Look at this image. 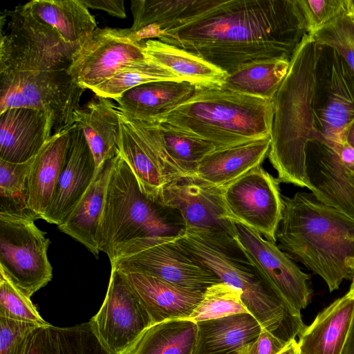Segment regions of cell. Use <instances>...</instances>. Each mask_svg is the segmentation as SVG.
<instances>
[{"label":"cell","instance_id":"30bf717a","mask_svg":"<svg viewBox=\"0 0 354 354\" xmlns=\"http://www.w3.org/2000/svg\"><path fill=\"white\" fill-rule=\"evenodd\" d=\"M35 221L0 215V274L30 298L53 277L50 241Z\"/></svg>","mask_w":354,"mask_h":354},{"label":"cell","instance_id":"4fadbf2b","mask_svg":"<svg viewBox=\"0 0 354 354\" xmlns=\"http://www.w3.org/2000/svg\"><path fill=\"white\" fill-rule=\"evenodd\" d=\"M224 188L196 176H182L167 183L158 200L180 215L185 228L218 231L236 238V219L225 202Z\"/></svg>","mask_w":354,"mask_h":354},{"label":"cell","instance_id":"44dd1931","mask_svg":"<svg viewBox=\"0 0 354 354\" xmlns=\"http://www.w3.org/2000/svg\"><path fill=\"white\" fill-rule=\"evenodd\" d=\"M71 127L53 134L32 158L28 178V204L38 219H41L50 204L65 165Z\"/></svg>","mask_w":354,"mask_h":354},{"label":"cell","instance_id":"74e56055","mask_svg":"<svg viewBox=\"0 0 354 354\" xmlns=\"http://www.w3.org/2000/svg\"><path fill=\"white\" fill-rule=\"evenodd\" d=\"M316 42L338 53L346 62L354 80V28L344 15L315 33Z\"/></svg>","mask_w":354,"mask_h":354},{"label":"cell","instance_id":"8992f818","mask_svg":"<svg viewBox=\"0 0 354 354\" xmlns=\"http://www.w3.org/2000/svg\"><path fill=\"white\" fill-rule=\"evenodd\" d=\"M185 228L180 215L147 196L120 154L113 160L100 223V252L109 257L118 246L145 237L174 236Z\"/></svg>","mask_w":354,"mask_h":354},{"label":"cell","instance_id":"b9f144b4","mask_svg":"<svg viewBox=\"0 0 354 354\" xmlns=\"http://www.w3.org/2000/svg\"><path fill=\"white\" fill-rule=\"evenodd\" d=\"M39 325L0 316V354H9L17 342Z\"/></svg>","mask_w":354,"mask_h":354},{"label":"cell","instance_id":"f907efd6","mask_svg":"<svg viewBox=\"0 0 354 354\" xmlns=\"http://www.w3.org/2000/svg\"><path fill=\"white\" fill-rule=\"evenodd\" d=\"M346 295L349 297L354 299V277L352 279V283H351L350 289H349L348 292L346 293Z\"/></svg>","mask_w":354,"mask_h":354},{"label":"cell","instance_id":"f6af8a7d","mask_svg":"<svg viewBox=\"0 0 354 354\" xmlns=\"http://www.w3.org/2000/svg\"><path fill=\"white\" fill-rule=\"evenodd\" d=\"M342 354H354V317Z\"/></svg>","mask_w":354,"mask_h":354},{"label":"cell","instance_id":"d6986e66","mask_svg":"<svg viewBox=\"0 0 354 354\" xmlns=\"http://www.w3.org/2000/svg\"><path fill=\"white\" fill-rule=\"evenodd\" d=\"M53 125L43 112L11 108L0 113V159L22 163L33 158L52 136Z\"/></svg>","mask_w":354,"mask_h":354},{"label":"cell","instance_id":"8fae6325","mask_svg":"<svg viewBox=\"0 0 354 354\" xmlns=\"http://www.w3.org/2000/svg\"><path fill=\"white\" fill-rule=\"evenodd\" d=\"M90 322L112 354H131L153 325L149 313L124 275L111 268L106 295Z\"/></svg>","mask_w":354,"mask_h":354},{"label":"cell","instance_id":"681fc988","mask_svg":"<svg viewBox=\"0 0 354 354\" xmlns=\"http://www.w3.org/2000/svg\"><path fill=\"white\" fill-rule=\"evenodd\" d=\"M234 354H250V344L241 348Z\"/></svg>","mask_w":354,"mask_h":354},{"label":"cell","instance_id":"2e32d148","mask_svg":"<svg viewBox=\"0 0 354 354\" xmlns=\"http://www.w3.org/2000/svg\"><path fill=\"white\" fill-rule=\"evenodd\" d=\"M119 153L135 175L141 191L158 200L163 187L185 175L131 121L120 112Z\"/></svg>","mask_w":354,"mask_h":354},{"label":"cell","instance_id":"1f68e13d","mask_svg":"<svg viewBox=\"0 0 354 354\" xmlns=\"http://www.w3.org/2000/svg\"><path fill=\"white\" fill-rule=\"evenodd\" d=\"M290 61L273 57L243 64L227 74L221 88L272 100L288 73Z\"/></svg>","mask_w":354,"mask_h":354},{"label":"cell","instance_id":"bcb514c9","mask_svg":"<svg viewBox=\"0 0 354 354\" xmlns=\"http://www.w3.org/2000/svg\"><path fill=\"white\" fill-rule=\"evenodd\" d=\"M278 354H300L298 343L296 339L291 341L286 347Z\"/></svg>","mask_w":354,"mask_h":354},{"label":"cell","instance_id":"cb8c5ba5","mask_svg":"<svg viewBox=\"0 0 354 354\" xmlns=\"http://www.w3.org/2000/svg\"><path fill=\"white\" fill-rule=\"evenodd\" d=\"M354 317V299L335 300L299 335L300 354H342Z\"/></svg>","mask_w":354,"mask_h":354},{"label":"cell","instance_id":"5b68a950","mask_svg":"<svg viewBox=\"0 0 354 354\" xmlns=\"http://www.w3.org/2000/svg\"><path fill=\"white\" fill-rule=\"evenodd\" d=\"M273 115L272 100L220 87L199 86L186 102L148 121L199 138L221 149L270 137Z\"/></svg>","mask_w":354,"mask_h":354},{"label":"cell","instance_id":"52a82bcc","mask_svg":"<svg viewBox=\"0 0 354 354\" xmlns=\"http://www.w3.org/2000/svg\"><path fill=\"white\" fill-rule=\"evenodd\" d=\"M9 16L8 31L1 36L0 73L68 71L80 45L66 42L24 5Z\"/></svg>","mask_w":354,"mask_h":354},{"label":"cell","instance_id":"7dc6e473","mask_svg":"<svg viewBox=\"0 0 354 354\" xmlns=\"http://www.w3.org/2000/svg\"><path fill=\"white\" fill-rule=\"evenodd\" d=\"M348 142L354 147V122L352 124L347 136Z\"/></svg>","mask_w":354,"mask_h":354},{"label":"cell","instance_id":"f1b7e54d","mask_svg":"<svg viewBox=\"0 0 354 354\" xmlns=\"http://www.w3.org/2000/svg\"><path fill=\"white\" fill-rule=\"evenodd\" d=\"M148 59L160 66L201 87H221L227 73L201 57L160 40L144 41Z\"/></svg>","mask_w":354,"mask_h":354},{"label":"cell","instance_id":"6da1fadb","mask_svg":"<svg viewBox=\"0 0 354 354\" xmlns=\"http://www.w3.org/2000/svg\"><path fill=\"white\" fill-rule=\"evenodd\" d=\"M153 39L225 71L273 57L290 60L306 24L298 0H156Z\"/></svg>","mask_w":354,"mask_h":354},{"label":"cell","instance_id":"8d00e7d4","mask_svg":"<svg viewBox=\"0 0 354 354\" xmlns=\"http://www.w3.org/2000/svg\"><path fill=\"white\" fill-rule=\"evenodd\" d=\"M55 328L60 354H112L102 344L90 321Z\"/></svg>","mask_w":354,"mask_h":354},{"label":"cell","instance_id":"4dcf8cb0","mask_svg":"<svg viewBox=\"0 0 354 354\" xmlns=\"http://www.w3.org/2000/svg\"><path fill=\"white\" fill-rule=\"evenodd\" d=\"M127 119L186 176H196L201 161L216 150L215 146L206 140L173 130L158 122Z\"/></svg>","mask_w":354,"mask_h":354},{"label":"cell","instance_id":"7bdbcfd3","mask_svg":"<svg viewBox=\"0 0 354 354\" xmlns=\"http://www.w3.org/2000/svg\"><path fill=\"white\" fill-rule=\"evenodd\" d=\"M289 343L262 328L257 339L250 344V354H278Z\"/></svg>","mask_w":354,"mask_h":354},{"label":"cell","instance_id":"7a4b0ae2","mask_svg":"<svg viewBox=\"0 0 354 354\" xmlns=\"http://www.w3.org/2000/svg\"><path fill=\"white\" fill-rule=\"evenodd\" d=\"M319 46L306 34L293 53L288 73L272 99L274 115L268 158L280 183L310 190L306 175L308 145L318 142L314 104Z\"/></svg>","mask_w":354,"mask_h":354},{"label":"cell","instance_id":"ac0fdd59","mask_svg":"<svg viewBox=\"0 0 354 354\" xmlns=\"http://www.w3.org/2000/svg\"><path fill=\"white\" fill-rule=\"evenodd\" d=\"M315 142V152L306 156L310 191L319 201L354 221V167L329 147Z\"/></svg>","mask_w":354,"mask_h":354},{"label":"cell","instance_id":"f35d334b","mask_svg":"<svg viewBox=\"0 0 354 354\" xmlns=\"http://www.w3.org/2000/svg\"><path fill=\"white\" fill-rule=\"evenodd\" d=\"M0 316L35 323L49 324L39 315L30 297L25 295L0 274Z\"/></svg>","mask_w":354,"mask_h":354},{"label":"cell","instance_id":"f546056e","mask_svg":"<svg viewBox=\"0 0 354 354\" xmlns=\"http://www.w3.org/2000/svg\"><path fill=\"white\" fill-rule=\"evenodd\" d=\"M24 6L70 44L81 45L97 28L82 0H33Z\"/></svg>","mask_w":354,"mask_h":354},{"label":"cell","instance_id":"4316f807","mask_svg":"<svg viewBox=\"0 0 354 354\" xmlns=\"http://www.w3.org/2000/svg\"><path fill=\"white\" fill-rule=\"evenodd\" d=\"M270 136L245 144L216 149L199 163L196 176L217 187H225L251 169L261 165L268 156Z\"/></svg>","mask_w":354,"mask_h":354},{"label":"cell","instance_id":"ffe728a7","mask_svg":"<svg viewBox=\"0 0 354 354\" xmlns=\"http://www.w3.org/2000/svg\"><path fill=\"white\" fill-rule=\"evenodd\" d=\"M121 272L140 298L153 324L187 319L202 300L205 292L180 288L141 272Z\"/></svg>","mask_w":354,"mask_h":354},{"label":"cell","instance_id":"277c9868","mask_svg":"<svg viewBox=\"0 0 354 354\" xmlns=\"http://www.w3.org/2000/svg\"><path fill=\"white\" fill-rule=\"evenodd\" d=\"M176 241L220 280L241 290V299L263 328L290 342L306 327L299 310L272 289L239 238L218 231L184 228Z\"/></svg>","mask_w":354,"mask_h":354},{"label":"cell","instance_id":"603a6c76","mask_svg":"<svg viewBox=\"0 0 354 354\" xmlns=\"http://www.w3.org/2000/svg\"><path fill=\"white\" fill-rule=\"evenodd\" d=\"M320 139L335 142L347 141L354 122V80L348 67L333 50L326 104L319 115Z\"/></svg>","mask_w":354,"mask_h":354},{"label":"cell","instance_id":"9c48e42d","mask_svg":"<svg viewBox=\"0 0 354 354\" xmlns=\"http://www.w3.org/2000/svg\"><path fill=\"white\" fill-rule=\"evenodd\" d=\"M120 272L149 274L180 288L205 291L222 282L195 261L176 241V236L136 239L115 248L108 257Z\"/></svg>","mask_w":354,"mask_h":354},{"label":"cell","instance_id":"7402d4cb","mask_svg":"<svg viewBox=\"0 0 354 354\" xmlns=\"http://www.w3.org/2000/svg\"><path fill=\"white\" fill-rule=\"evenodd\" d=\"M199 86L187 81H159L131 88L114 100L126 118L148 121L166 114L192 97Z\"/></svg>","mask_w":354,"mask_h":354},{"label":"cell","instance_id":"ab89813d","mask_svg":"<svg viewBox=\"0 0 354 354\" xmlns=\"http://www.w3.org/2000/svg\"><path fill=\"white\" fill-rule=\"evenodd\" d=\"M307 33H315L339 17L347 15L351 0H298Z\"/></svg>","mask_w":354,"mask_h":354},{"label":"cell","instance_id":"484cf974","mask_svg":"<svg viewBox=\"0 0 354 354\" xmlns=\"http://www.w3.org/2000/svg\"><path fill=\"white\" fill-rule=\"evenodd\" d=\"M114 158L104 162L96 170L89 187L75 209L58 229L84 245L98 257L97 234L105 205L108 183Z\"/></svg>","mask_w":354,"mask_h":354},{"label":"cell","instance_id":"83f0119b","mask_svg":"<svg viewBox=\"0 0 354 354\" xmlns=\"http://www.w3.org/2000/svg\"><path fill=\"white\" fill-rule=\"evenodd\" d=\"M194 354H234L254 342L262 329L250 313L196 322Z\"/></svg>","mask_w":354,"mask_h":354},{"label":"cell","instance_id":"e0dca14e","mask_svg":"<svg viewBox=\"0 0 354 354\" xmlns=\"http://www.w3.org/2000/svg\"><path fill=\"white\" fill-rule=\"evenodd\" d=\"M91 149L81 127H71V143L53 197L41 219L61 225L81 200L96 173Z\"/></svg>","mask_w":354,"mask_h":354},{"label":"cell","instance_id":"ee69618b","mask_svg":"<svg viewBox=\"0 0 354 354\" xmlns=\"http://www.w3.org/2000/svg\"><path fill=\"white\" fill-rule=\"evenodd\" d=\"M82 1L88 8L104 10L110 15L120 19L126 18L123 0H82Z\"/></svg>","mask_w":354,"mask_h":354},{"label":"cell","instance_id":"5bb4252c","mask_svg":"<svg viewBox=\"0 0 354 354\" xmlns=\"http://www.w3.org/2000/svg\"><path fill=\"white\" fill-rule=\"evenodd\" d=\"M223 194L236 222L254 229L266 240L276 243L283 210L277 178L260 165L225 186Z\"/></svg>","mask_w":354,"mask_h":354},{"label":"cell","instance_id":"ba28073f","mask_svg":"<svg viewBox=\"0 0 354 354\" xmlns=\"http://www.w3.org/2000/svg\"><path fill=\"white\" fill-rule=\"evenodd\" d=\"M83 88L68 70L0 73V113L11 108L44 113L53 134L71 127Z\"/></svg>","mask_w":354,"mask_h":354},{"label":"cell","instance_id":"e575fe53","mask_svg":"<svg viewBox=\"0 0 354 354\" xmlns=\"http://www.w3.org/2000/svg\"><path fill=\"white\" fill-rule=\"evenodd\" d=\"M159 81H184L169 71L148 59L126 67L106 82L94 88L97 96L114 100L139 85Z\"/></svg>","mask_w":354,"mask_h":354},{"label":"cell","instance_id":"9a60e30c","mask_svg":"<svg viewBox=\"0 0 354 354\" xmlns=\"http://www.w3.org/2000/svg\"><path fill=\"white\" fill-rule=\"evenodd\" d=\"M236 225L239 241L256 261L274 292L299 311L305 308L312 295L309 275L275 243L241 223L236 222Z\"/></svg>","mask_w":354,"mask_h":354},{"label":"cell","instance_id":"816d5d0a","mask_svg":"<svg viewBox=\"0 0 354 354\" xmlns=\"http://www.w3.org/2000/svg\"><path fill=\"white\" fill-rule=\"evenodd\" d=\"M352 3H353V5L354 6V0H352Z\"/></svg>","mask_w":354,"mask_h":354},{"label":"cell","instance_id":"836d02e7","mask_svg":"<svg viewBox=\"0 0 354 354\" xmlns=\"http://www.w3.org/2000/svg\"><path fill=\"white\" fill-rule=\"evenodd\" d=\"M32 160L13 163L0 159V215L38 219L28 204V178Z\"/></svg>","mask_w":354,"mask_h":354},{"label":"cell","instance_id":"7c38bea8","mask_svg":"<svg viewBox=\"0 0 354 354\" xmlns=\"http://www.w3.org/2000/svg\"><path fill=\"white\" fill-rule=\"evenodd\" d=\"M143 41H136L127 28H97L80 46L68 69L83 88L93 90L120 70L148 60Z\"/></svg>","mask_w":354,"mask_h":354},{"label":"cell","instance_id":"60d3db41","mask_svg":"<svg viewBox=\"0 0 354 354\" xmlns=\"http://www.w3.org/2000/svg\"><path fill=\"white\" fill-rule=\"evenodd\" d=\"M9 354H60L55 326H37L26 333Z\"/></svg>","mask_w":354,"mask_h":354},{"label":"cell","instance_id":"d590c367","mask_svg":"<svg viewBox=\"0 0 354 354\" xmlns=\"http://www.w3.org/2000/svg\"><path fill=\"white\" fill-rule=\"evenodd\" d=\"M239 288L220 282L208 287L202 300L187 319L194 322L221 318L232 315L250 313Z\"/></svg>","mask_w":354,"mask_h":354},{"label":"cell","instance_id":"3957f363","mask_svg":"<svg viewBox=\"0 0 354 354\" xmlns=\"http://www.w3.org/2000/svg\"><path fill=\"white\" fill-rule=\"evenodd\" d=\"M279 248L326 282L330 292L354 277V221L313 193L282 196Z\"/></svg>","mask_w":354,"mask_h":354},{"label":"cell","instance_id":"d6a6232c","mask_svg":"<svg viewBox=\"0 0 354 354\" xmlns=\"http://www.w3.org/2000/svg\"><path fill=\"white\" fill-rule=\"evenodd\" d=\"M197 324L184 319L151 326L131 354H194Z\"/></svg>","mask_w":354,"mask_h":354},{"label":"cell","instance_id":"d4e9b609","mask_svg":"<svg viewBox=\"0 0 354 354\" xmlns=\"http://www.w3.org/2000/svg\"><path fill=\"white\" fill-rule=\"evenodd\" d=\"M74 121L83 131L97 169L119 154L120 111L112 99L95 95L75 112Z\"/></svg>","mask_w":354,"mask_h":354},{"label":"cell","instance_id":"c3c4849f","mask_svg":"<svg viewBox=\"0 0 354 354\" xmlns=\"http://www.w3.org/2000/svg\"><path fill=\"white\" fill-rule=\"evenodd\" d=\"M346 15L348 18V20H349L351 24L352 25L353 28H354V6L352 3V0H351V6L349 8L348 12Z\"/></svg>","mask_w":354,"mask_h":354}]
</instances>
